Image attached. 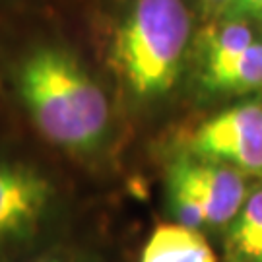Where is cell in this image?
<instances>
[{
  "mask_svg": "<svg viewBox=\"0 0 262 262\" xmlns=\"http://www.w3.org/2000/svg\"><path fill=\"white\" fill-rule=\"evenodd\" d=\"M18 84L31 121L51 144L68 151H94L101 144L109 103L74 56L39 49L24 60Z\"/></svg>",
  "mask_w": 262,
  "mask_h": 262,
  "instance_id": "1",
  "label": "cell"
},
{
  "mask_svg": "<svg viewBox=\"0 0 262 262\" xmlns=\"http://www.w3.org/2000/svg\"><path fill=\"white\" fill-rule=\"evenodd\" d=\"M190 37L183 0H136L115 41V60L138 97L163 94L177 80Z\"/></svg>",
  "mask_w": 262,
  "mask_h": 262,
  "instance_id": "2",
  "label": "cell"
},
{
  "mask_svg": "<svg viewBox=\"0 0 262 262\" xmlns=\"http://www.w3.org/2000/svg\"><path fill=\"white\" fill-rule=\"evenodd\" d=\"M167 192L177 224L200 231L202 227L229 225L249 196L241 171L194 156L173 161Z\"/></svg>",
  "mask_w": 262,
  "mask_h": 262,
  "instance_id": "3",
  "label": "cell"
},
{
  "mask_svg": "<svg viewBox=\"0 0 262 262\" xmlns=\"http://www.w3.org/2000/svg\"><path fill=\"white\" fill-rule=\"evenodd\" d=\"M190 156L260 175L262 105L243 103L212 117L190 138Z\"/></svg>",
  "mask_w": 262,
  "mask_h": 262,
  "instance_id": "4",
  "label": "cell"
},
{
  "mask_svg": "<svg viewBox=\"0 0 262 262\" xmlns=\"http://www.w3.org/2000/svg\"><path fill=\"white\" fill-rule=\"evenodd\" d=\"M55 188L24 163L0 161V251L29 239L45 220Z\"/></svg>",
  "mask_w": 262,
  "mask_h": 262,
  "instance_id": "5",
  "label": "cell"
},
{
  "mask_svg": "<svg viewBox=\"0 0 262 262\" xmlns=\"http://www.w3.org/2000/svg\"><path fill=\"white\" fill-rule=\"evenodd\" d=\"M140 262H217V256L200 229L173 222L151 231Z\"/></svg>",
  "mask_w": 262,
  "mask_h": 262,
  "instance_id": "6",
  "label": "cell"
},
{
  "mask_svg": "<svg viewBox=\"0 0 262 262\" xmlns=\"http://www.w3.org/2000/svg\"><path fill=\"white\" fill-rule=\"evenodd\" d=\"M225 262H262V188L251 192L227 225Z\"/></svg>",
  "mask_w": 262,
  "mask_h": 262,
  "instance_id": "7",
  "label": "cell"
},
{
  "mask_svg": "<svg viewBox=\"0 0 262 262\" xmlns=\"http://www.w3.org/2000/svg\"><path fill=\"white\" fill-rule=\"evenodd\" d=\"M254 41L256 39L253 35V29L245 19L233 18L225 21L222 28L215 29L214 35L208 41L204 82L214 78L215 74H220L224 68H227L237 56L243 55Z\"/></svg>",
  "mask_w": 262,
  "mask_h": 262,
  "instance_id": "8",
  "label": "cell"
},
{
  "mask_svg": "<svg viewBox=\"0 0 262 262\" xmlns=\"http://www.w3.org/2000/svg\"><path fill=\"white\" fill-rule=\"evenodd\" d=\"M217 92H249L262 85V41H254L220 74L206 80Z\"/></svg>",
  "mask_w": 262,
  "mask_h": 262,
  "instance_id": "9",
  "label": "cell"
},
{
  "mask_svg": "<svg viewBox=\"0 0 262 262\" xmlns=\"http://www.w3.org/2000/svg\"><path fill=\"white\" fill-rule=\"evenodd\" d=\"M227 12L233 14V18H253L262 21V0H233Z\"/></svg>",
  "mask_w": 262,
  "mask_h": 262,
  "instance_id": "10",
  "label": "cell"
},
{
  "mask_svg": "<svg viewBox=\"0 0 262 262\" xmlns=\"http://www.w3.org/2000/svg\"><path fill=\"white\" fill-rule=\"evenodd\" d=\"M200 2L208 12H227L233 0H200Z\"/></svg>",
  "mask_w": 262,
  "mask_h": 262,
  "instance_id": "11",
  "label": "cell"
},
{
  "mask_svg": "<svg viewBox=\"0 0 262 262\" xmlns=\"http://www.w3.org/2000/svg\"><path fill=\"white\" fill-rule=\"evenodd\" d=\"M33 262H88L84 258H78V256H70V254H49L43 258H37Z\"/></svg>",
  "mask_w": 262,
  "mask_h": 262,
  "instance_id": "12",
  "label": "cell"
}]
</instances>
